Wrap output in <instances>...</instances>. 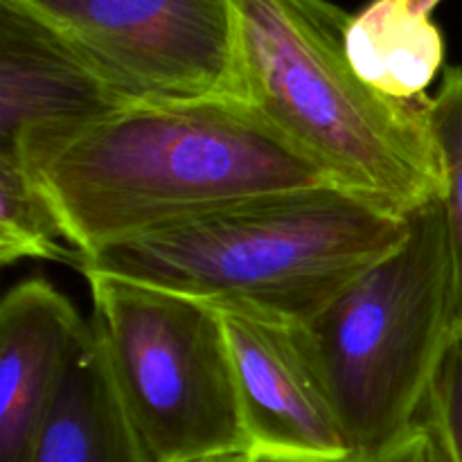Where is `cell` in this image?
<instances>
[{
  "instance_id": "cell-1",
  "label": "cell",
  "mask_w": 462,
  "mask_h": 462,
  "mask_svg": "<svg viewBox=\"0 0 462 462\" xmlns=\"http://www.w3.org/2000/svg\"><path fill=\"white\" fill-rule=\"evenodd\" d=\"M14 161L48 189L88 260L199 212L329 183L239 97L126 104Z\"/></svg>"
},
{
  "instance_id": "cell-2",
  "label": "cell",
  "mask_w": 462,
  "mask_h": 462,
  "mask_svg": "<svg viewBox=\"0 0 462 462\" xmlns=\"http://www.w3.org/2000/svg\"><path fill=\"white\" fill-rule=\"evenodd\" d=\"M409 233V217L338 185L262 194L113 244L81 273L307 325Z\"/></svg>"
},
{
  "instance_id": "cell-3",
  "label": "cell",
  "mask_w": 462,
  "mask_h": 462,
  "mask_svg": "<svg viewBox=\"0 0 462 462\" xmlns=\"http://www.w3.org/2000/svg\"><path fill=\"white\" fill-rule=\"evenodd\" d=\"M239 97L329 183L400 215L445 197L429 104L370 88L346 50L352 14L332 0H233Z\"/></svg>"
},
{
  "instance_id": "cell-4",
  "label": "cell",
  "mask_w": 462,
  "mask_h": 462,
  "mask_svg": "<svg viewBox=\"0 0 462 462\" xmlns=\"http://www.w3.org/2000/svg\"><path fill=\"white\" fill-rule=\"evenodd\" d=\"M337 402L352 456L365 458L420 420L456 329V278L442 197L409 233L302 325Z\"/></svg>"
},
{
  "instance_id": "cell-5",
  "label": "cell",
  "mask_w": 462,
  "mask_h": 462,
  "mask_svg": "<svg viewBox=\"0 0 462 462\" xmlns=\"http://www.w3.org/2000/svg\"><path fill=\"white\" fill-rule=\"evenodd\" d=\"M84 278L90 323L149 462L251 454L219 311L135 280Z\"/></svg>"
},
{
  "instance_id": "cell-6",
  "label": "cell",
  "mask_w": 462,
  "mask_h": 462,
  "mask_svg": "<svg viewBox=\"0 0 462 462\" xmlns=\"http://www.w3.org/2000/svg\"><path fill=\"white\" fill-rule=\"evenodd\" d=\"M16 3L48 23L129 102L239 97L233 0Z\"/></svg>"
},
{
  "instance_id": "cell-7",
  "label": "cell",
  "mask_w": 462,
  "mask_h": 462,
  "mask_svg": "<svg viewBox=\"0 0 462 462\" xmlns=\"http://www.w3.org/2000/svg\"><path fill=\"white\" fill-rule=\"evenodd\" d=\"M221 316L253 456L350 462V440L302 325L230 307Z\"/></svg>"
},
{
  "instance_id": "cell-8",
  "label": "cell",
  "mask_w": 462,
  "mask_h": 462,
  "mask_svg": "<svg viewBox=\"0 0 462 462\" xmlns=\"http://www.w3.org/2000/svg\"><path fill=\"white\" fill-rule=\"evenodd\" d=\"M126 104L48 23L0 0V156H21Z\"/></svg>"
},
{
  "instance_id": "cell-9",
  "label": "cell",
  "mask_w": 462,
  "mask_h": 462,
  "mask_svg": "<svg viewBox=\"0 0 462 462\" xmlns=\"http://www.w3.org/2000/svg\"><path fill=\"white\" fill-rule=\"evenodd\" d=\"M90 320L45 278L0 302V462H23L52 409Z\"/></svg>"
},
{
  "instance_id": "cell-10",
  "label": "cell",
  "mask_w": 462,
  "mask_h": 462,
  "mask_svg": "<svg viewBox=\"0 0 462 462\" xmlns=\"http://www.w3.org/2000/svg\"><path fill=\"white\" fill-rule=\"evenodd\" d=\"M23 462H149L93 323Z\"/></svg>"
},
{
  "instance_id": "cell-11",
  "label": "cell",
  "mask_w": 462,
  "mask_h": 462,
  "mask_svg": "<svg viewBox=\"0 0 462 462\" xmlns=\"http://www.w3.org/2000/svg\"><path fill=\"white\" fill-rule=\"evenodd\" d=\"M442 0H370L352 14L346 50L356 75L379 95L404 104L431 102L445 61V39L433 21Z\"/></svg>"
},
{
  "instance_id": "cell-12",
  "label": "cell",
  "mask_w": 462,
  "mask_h": 462,
  "mask_svg": "<svg viewBox=\"0 0 462 462\" xmlns=\"http://www.w3.org/2000/svg\"><path fill=\"white\" fill-rule=\"evenodd\" d=\"M21 260L57 262L84 271L88 257L41 180L23 162L0 156V264Z\"/></svg>"
},
{
  "instance_id": "cell-13",
  "label": "cell",
  "mask_w": 462,
  "mask_h": 462,
  "mask_svg": "<svg viewBox=\"0 0 462 462\" xmlns=\"http://www.w3.org/2000/svg\"><path fill=\"white\" fill-rule=\"evenodd\" d=\"M431 129L445 167V219L456 278V328L462 329V66L447 68L431 95Z\"/></svg>"
},
{
  "instance_id": "cell-14",
  "label": "cell",
  "mask_w": 462,
  "mask_h": 462,
  "mask_svg": "<svg viewBox=\"0 0 462 462\" xmlns=\"http://www.w3.org/2000/svg\"><path fill=\"white\" fill-rule=\"evenodd\" d=\"M420 418L436 427L451 460L462 462V329L458 328L442 352Z\"/></svg>"
},
{
  "instance_id": "cell-15",
  "label": "cell",
  "mask_w": 462,
  "mask_h": 462,
  "mask_svg": "<svg viewBox=\"0 0 462 462\" xmlns=\"http://www.w3.org/2000/svg\"><path fill=\"white\" fill-rule=\"evenodd\" d=\"M350 462H454L440 433L436 431L433 424L420 418L409 431L382 451L365 458H356Z\"/></svg>"
},
{
  "instance_id": "cell-16",
  "label": "cell",
  "mask_w": 462,
  "mask_h": 462,
  "mask_svg": "<svg viewBox=\"0 0 462 462\" xmlns=\"http://www.w3.org/2000/svg\"><path fill=\"white\" fill-rule=\"evenodd\" d=\"M251 460V454H215L206 456V458H199L192 462H248Z\"/></svg>"
},
{
  "instance_id": "cell-17",
  "label": "cell",
  "mask_w": 462,
  "mask_h": 462,
  "mask_svg": "<svg viewBox=\"0 0 462 462\" xmlns=\"http://www.w3.org/2000/svg\"><path fill=\"white\" fill-rule=\"evenodd\" d=\"M248 462H307V460H291V458H275V456H253Z\"/></svg>"
}]
</instances>
